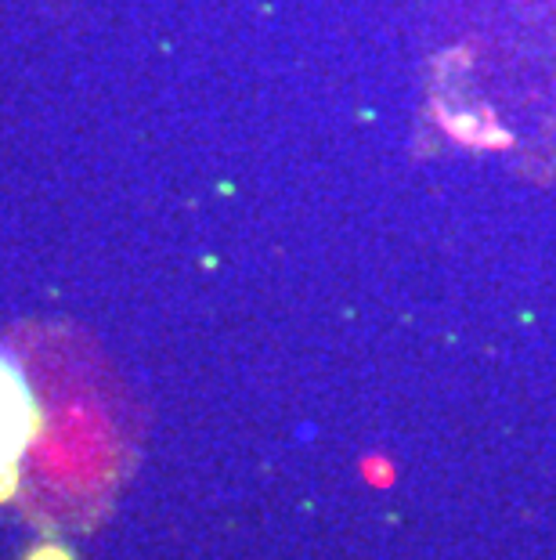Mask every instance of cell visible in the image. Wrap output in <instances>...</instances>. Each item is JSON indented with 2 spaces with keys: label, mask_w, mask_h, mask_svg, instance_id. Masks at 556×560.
<instances>
[{
  "label": "cell",
  "mask_w": 556,
  "mask_h": 560,
  "mask_svg": "<svg viewBox=\"0 0 556 560\" xmlns=\"http://www.w3.org/2000/svg\"><path fill=\"white\" fill-rule=\"evenodd\" d=\"M29 430H33L29 390H26L18 369H11L4 358H0V466L18 459Z\"/></svg>",
  "instance_id": "1"
}]
</instances>
